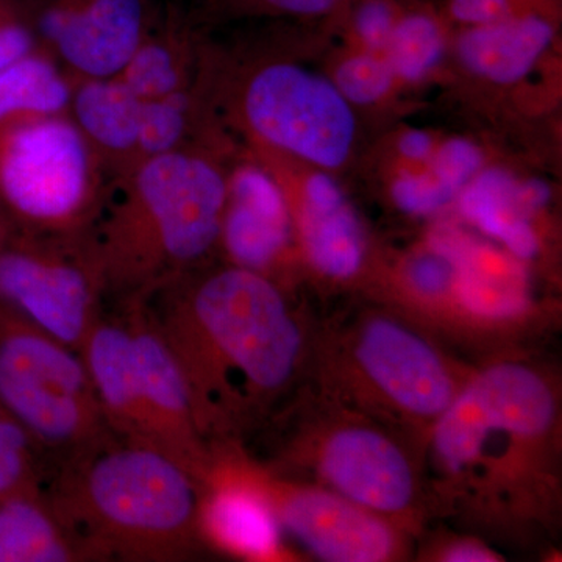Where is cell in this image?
Instances as JSON below:
<instances>
[{
  "mask_svg": "<svg viewBox=\"0 0 562 562\" xmlns=\"http://www.w3.org/2000/svg\"><path fill=\"white\" fill-rule=\"evenodd\" d=\"M179 362L211 449L269 419L305 358V338L279 284L210 261L140 301Z\"/></svg>",
  "mask_w": 562,
  "mask_h": 562,
  "instance_id": "cell-1",
  "label": "cell"
},
{
  "mask_svg": "<svg viewBox=\"0 0 562 562\" xmlns=\"http://www.w3.org/2000/svg\"><path fill=\"white\" fill-rule=\"evenodd\" d=\"M238 150L233 143L191 144L111 181L80 235L103 305L144 301L214 260Z\"/></svg>",
  "mask_w": 562,
  "mask_h": 562,
  "instance_id": "cell-2",
  "label": "cell"
},
{
  "mask_svg": "<svg viewBox=\"0 0 562 562\" xmlns=\"http://www.w3.org/2000/svg\"><path fill=\"white\" fill-rule=\"evenodd\" d=\"M557 392L522 362H497L462 384L431 425V462L443 491L480 516L522 519L553 492Z\"/></svg>",
  "mask_w": 562,
  "mask_h": 562,
  "instance_id": "cell-3",
  "label": "cell"
},
{
  "mask_svg": "<svg viewBox=\"0 0 562 562\" xmlns=\"http://www.w3.org/2000/svg\"><path fill=\"white\" fill-rule=\"evenodd\" d=\"M47 483L44 501L81 560L180 561L203 539L202 483L147 443L110 431Z\"/></svg>",
  "mask_w": 562,
  "mask_h": 562,
  "instance_id": "cell-4",
  "label": "cell"
},
{
  "mask_svg": "<svg viewBox=\"0 0 562 562\" xmlns=\"http://www.w3.org/2000/svg\"><path fill=\"white\" fill-rule=\"evenodd\" d=\"M198 80L214 120L243 140V149L330 176L347 171L361 154L360 111L324 69L279 46L228 49L206 38Z\"/></svg>",
  "mask_w": 562,
  "mask_h": 562,
  "instance_id": "cell-5",
  "label": "cell"
},
{
  "mask_svg": "<svg viewBox=\"0 0 562 562\" xmlns=\"http://www.w3.org/2000/svg\"><path fill=\"white\" fill-rule=\"evenodd\" d=\"M110 184L69 114L0 132V214L20 233L80 236Z\"/></svg>",
  "mask_w": 562,
  "mask_h": 562,
  "instance_id": "cell-6",
  "label": "cell"
},
{
  "mask_svg": "<svg viewBox=\"0 0 562 562\" xmlns=\"http://www.w3.org/2000/svg\"><path fill=\"white\" fill-rule=\"evenodd\" d=\"M0 403L47 453L50 473L111 431L80 351L31 322L0 338Z\"/></svg>",
  "mask_w": 562,
  "mask_h": 562,
  "instance_id": "cell-7",
  "label": "cell"
},
{
  "mask_svg": "<svg viewBox=\"0 0 562 562\" xmlns=\"http://www.w3.org/2000/svg\"><path fill=\"white\" fill-rule=\"evenodd\" d=\"M5 244L0 241V297L41 331L80 351L103 308L81 236L20 233Z\"/></svg>",
  "mask_w": 562,
  "mask_h": 562,
  "instance_id": "cell-8",
  "label": "cell"
},
{
  "mask_svg": "<svg viewBox=\"0 0 562 562\" xmlns=\"http://www.w3.org/2000/svg\"><path fill=\"white\" fill-rule=\"evenodd\" d=\"M297 454L324 482L369 512L392 520L416 512L422 498L419 472L391 432L369 419L324 420L302 439Z\"/></svg>",
  "mask_w": 562,
  "mask_h": 562,
  "instance_id": "cell-9",
  "label": "cell"
},
{
  "mask_svg": "<svg viewBox=\"0 0 562 562\" xmlns=\"http://www.w3.org/2000/svg\"><path fill=\"white\" fill-rule=\"evenodd\" d=\"M347 351L361 390L412 422L435 424L462 387L441 351L392 317L362 321Z\"/></svg>",
  "mask_w": 562,
  "mask_h": 562,
  "instance_id": "cell-10",
  "label": "cell"
},
{
  "mask_svg": "<svg viewBox=\"0 0 562 562\" xmlns=\"http://www.w3.org/2000/svg\"><path fill=\"white\" fill-rule=\"evenodd\" d=\"M41 49L69 79L117 77L160 11L151 0H29Z\"/></svg>",
  "mask_w": 562,
  "mask_h": 562,
  "instance_id": "cell-11",
  "label": "cell"
},
{
  "mask_svg": "<svg viewBox=\"0 0 562 562\" xmlns=\"http://www.w3.org/2000/svg\"><path fill=\"white\" fill-rule=\"evenodd\" d=\"M280 527L310 553L331 562H383L397 557L394 524L327 487L258 473Z\"/></svg>",
  "mask_w": 562,
  "mask_h": 562,
  "instance_id": "cell-12",
  "label": "cell"
},
{
  "mask_svg": "<svg viewBox=\"0 0 562 562\" xmlns=\"http://www.w3.org/2000/svg\"><path fill=\"white\" fill-rule=\"evenodd\" d=\"M246 151L279 181L306 261L328 279L357 277L366 260L364 232L333 176L268 151Z\"/></svg>",
  "mask_w": 562,
  "mask_h": 562,
  "instance_id": "cell-13",
  "label": "cell"
},
{
  "mask_svg": "<svg viewBox=\"0 0 562 562\" xmlns=\"http://www.w3.org/2000/svg\"><path fill=\"white\" fill-rule=\"evenodd\" d=\"M121 306L131 327L140 391L154 427L155 446L190 471L203 486L213 462V449L199 430L179 362L143 303Z\"/></svg>",
  "mask_w": 562,
  "mask_h": 562,
  "instance_id": "cell-14",
  "label": "cell"
},
{
  "mask_svg": "<svg viewBox=\"0 0 562 562\" xmlns=\"http://www.w3.org/2000/svg\"><path fill=\"white\" fill-rule=\"evenodd\" d=\"M292 239L291 210L279 181L239 147L228 176L220 250L227 262L269 276L290 250Z\"/></svg>",
  "mask_w": 562,
  "mask_h": 562,
  "instance_id": "cell-15",
  "label": "cell"
},
{
  "mask_svg": "<svg viewBox=\"0 0 562 562\" xmlns=\"http://www.w3.org/2000/svg\"><path fill=\"white\" fill-rule=\"evenodd\" d=\"M560 22L558 7L453 29L450 55L468 79L486 87H513L530 77L553 49Z\"/></svg>",
  "mask_w": 562,
  "mask_h": 562,
  "instance_id": "cell-16",
  "label": "cell"
},
{
  "mask_svg": "<svg viewBox=\"0 0 562 562\" xmlns=\"http://www.w3.org/2000/svg\"><path fill=\"white\" fill-rule=\"evenodd\" d=\"M201 531L202 538L239 557L269 560L280 554L281 527L258 473L214 453L203 484Z\"/></svg>",
  "mask_w": 562,
  "mask_h": 562,
  "instance_id": "cell-17",
  "label": "cell"
},
{
  "mask_svg": "<svg viewBox=\"0 0 562 562\" xmlns=\"http://www.w3.org/2000/svg\"><path fill=\"white\" fill-rule=\"evenodd\" d=\"M140 109L120 77L72 81L69 117L111 181L138 166Z\"/></svg>",
  "mask_w": 562,
  "mask_h": 562,
  "instance_id": "cell-18",
  "label": "cell"
},
{
  "mask_svg": "<svg viewBox=\"0 0 562 562\" xmlns=\"http://www.w3.org/2000/svg\"><path fill=\"white\" fill-rule=\"evenodd\" d=\"M205 41L203 27L191 14L168 7L117 77L140 101L190 88L201 69Z\"/></svg>",
  "mask_w": 562,
  "mask_h": 562,
  "instance_id": "cell-19",
  "label": "cell"
},
{
  "mask_svg": "<svg viewBox=\"0 0 562 562\" xmlns=\"http://www.w3.org/2000/svg\"><path fill=\"white\" fill-rule=\"evenodd\" d=\"M452 244L453 299L472 319H519L531 306L530 281L522 266L487 246Z\"/></svg>",
  "mask_w": 562,
  "mask_h": 562,
  "instance_id": "cell-20",
  "label": "cell"
},
{
  "mask_svg": "<svg viewBox=\"0 0 562 562\" xmlns=\"http://www.w3.org/2000/svg\"><path fill=\"white\" fill-rule=\"evenodd\" d=\"M72 80L46 50L35 49L0 70V132L69 114Z\"/></svg>",
  "mask_w": 562,
  "mask_h": 562,
  "instance_id": "cell-21",
  "label": "cell"
},
{
  "mask_svg": "<svg viewBox=\"0 0 562 562\" xmlns=\"http://www.w3.org/2000/svg\"><path fill=\"white\" fill-rule=\"evenodd\" d=\"M79 550L36 495H16L0 505V562L80 561Z\"/></svg>",
  "mask_w": 562,
  "mask_h": 562,
  "instance_id": "cell-22",
  "label": "cell"
},
{
  "mask_svg": "<svg viewBox=\"0 0 562 562\" xmlns=\"http://www.w3.org/2000/svg\"><path fill=\"white\" fill-rule=\"evenodd\" d=\"M452 31L438 5L409 2L382 52L401 85L420 83L435 76L450 54Z\"/></svg>",
  "mask_w": 562,
  "mask_h": 562,
  "instance_id": "cell-23",
  "label": "cell"
},
{
  "mask_svg": "<svg viewBox=\"0 0 562 562\" xmlns=\"http://www.w3.org/2000/svg\"><path fill=\"white\" fill-rule=\"evenodd\" d=\"M358 111L379 109L394 99L401 81L380 52L344 46L324 69Z\"/></svg>",
  "mask_w": 562,
  "mask_h": 562,
  "instance_id": "cell-24",
  "label": "cell"
},
{
  "mask_svg": "<svg viewBox=\"0 0 562 562\" xmlns=\"http://www.w3.org/2000/svg\"><path fill=\"white\" fill-rule=\"evenodd\" d=\"M350 0H203L194 21L201 27L246 20L324 24Z\"/></svg>",
  "mask_w": 562,
  "mask_h": 562,
  "instance_id": "cell-25",
  "label": "cell"
},
{
  "mask_svg": "<svg viewBox=\"0 0 562 562\" xmlns=\"http://www.w3.org/2000/svg\"><path fill=\"white\" fill-rule=\"evenodd\" d=\"M33 449L38 447L20 422L0 412V495H35L32 491H36L41 479Z\"/></svg>",
  "mask_w": 562,
  "mask_h": 562,
  "instance_id": "cell-26",
  "label": "cell"
},
{
  "mask_svg": "<svg viewBox=\"0 0 562 562\" xmlns=\"http://www.w3.org/2000/svg\"><path fill=\"white\" fill-rule=\"evenodd\" d=\"M406 288L424 301H441L452 294L454 281V258L450 239H436L430 250L406 260L403 269Z\"/></svg>",
  "mask_w": 562,
  "mask_h": 562,
  "instance_id": "cell-27",
  "label": "cell"
},
{
  "mask_svg": "<svg viewBox=\"0 0 562 562\" xmlns=\"http://www.w3.org/2000/svg\"><path fill=\"white\" fill-rule=\"evenodd\" d=\"M439 10L453 29L487 24L524 13V11L558 9L561 0H442Z\"/></svg>",
  "mask_w": 562,
  "mask_h": 562,
  "instance_id": "cell-28",
  "label": "cell"
},
{
  "mask_svg": "<svg viewBox=\"0 0 562 562\" xmlns=\"http://www.w3.org/2000/svg\"><path fill=\"white\" fill-rule=\"evenodd\" d=\"M38 47L29 0H0V70Z\"/></svg>",
  "mask_w": 562,
  "mask_h": 562,
  "instance_id": "cell-29",
  "label": "cell"
},
{
  "mask_svg": "<svg viewBox=\"0 0 562 562\" xmlns=\"http://www.w3.org/2000/svg\"><path fill=\"white\" fill-rule=\"evenodd\" d=\"M447 562H492L498 561L497 553L487 549L484 543L473 539H462L447 547L441 554Z\"/></svg>",
  "mask_w": 562,
  "mask_h": 562,
  "instance_id": "cell-30",
  "label": "cell"
},
{
  "mask_svg": "<svg viewBox=\"0 0 562 562\" xmlns=\"http://www.w3.org/2000/svg\"><path fill=\"white\" fill-rule=\"evenodd\" d=\"M0 238H2V235H0Z\"/></svg>",
  "mask_w": 562,
  "mask_h": 562,
  "instance_id": "cell-31",
  "label": "cell"
}]
</instances>
